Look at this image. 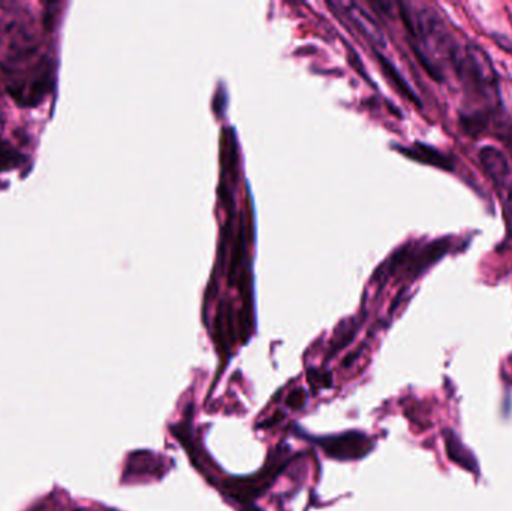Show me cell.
I'll use <instances>...</instances> for the list:
<instances>
[{
  "mask_svg": "<svg viewBox=\"0 0 512 511\" xmlns=\"http://www.w3.org/2000/svg\"><path fill=\"white\" fill-rule=\"evenodd\" d=\"M507 143L508 147H510V150L512 152V131L510 132V137H508Z\"/></svg>",
  "mask_w": 512,
  "mask_h": 511,
  "instance_id": "obj_6",
  "label": "cell"
},
{
  "mask_svg": "<svg viewBox=\"0 0 512 511\" xmlns=\"http://www.w3.org/2000/svg\"><path fill=\"white\" fill-rule=\"evenodd\" d=\"M445 441H447L448 456H450L456 464L466 468V470L477 473V462H475L474 456L457 440L456 435L448 434L447 440Z\"/></svg>",
  "mask_w": 512,
  "mask_h": 511,
  "instance_id": "obj_3",
  "label": "cell"
},
{
  "mask_svg": "<svg viewBox=\"0 0 512 511\" xmlns=\"http://www.w3.org/2000/svg\"><path fill=\"white\" fill-rule=\"evenodd\" d=\"M379 63H381L382 68H384L385 74L388 75V77L393 80V83L396 84L397 89L400 90V92L403 93V95L406 96V98L411 99L412 102H415V104L420 105V99L417 98V95H415L414 90L411 89V87L408 86V83H406L405 80H403L402 75L399 74V71H397L396 68H394L393 65H391L390 62H388L387 59H385L382 54H378Z\"/></svg>",
  "mask_w": 512,
  "mask_h": 511,
  "instance_id": "obj_4",
  "label": "cell"
},
{
  "mask_svg": "<svg viewBox=\"0 0 512 511\" xmlns=\"http://www.w3.org/2000/svg\"><path fill=\"white\" fill-rule=\"evenodd\" d=\"M510 206H511V209H512V191H511V195H510Z\"/></svg>",
  "mask_w": 512,
  "mask_h": 511,
  "instance_id": "obj_7",
  "label": "cell"
},
{
  "mask_svg": "<svg viewBox=\"0 0 512 511\" xmlns=\"http://www.w3.org/2000/svg\"><path fill=\"white\" fill-rule=\"evenodd\" d=\"M480 162L483 165L486 173L495 180L496 183H504L510 176V165H508L507 158L501 150L496 147H483L480 150Z\"/></svg>",
  "mask_w": 512,
  "mask_h": 511,
  "instance_id": "obj_1",
  "label": "cell"
},
{
  "mask_svg": "<svg viewBox=\"0 0 512 511\" xmlns=\"http://www.w3.org/2000/svg\"><path fill=\"white\" fill-rule=\"evenodd\" d=\"M405 153L409 155V158L435 165V167L444 168V170H451V167H453L447 156L442 155V153L432 149V147L424 146V144H417L414 149L405 150Z\"/></svg>",
  "mask_w": 512,
  "mask_h": 511,
  "instance_id": "obj_2",
  "label": "cell"
},
{
  "mask_svg": "<svg viewBox=\"0 0 512 511\" xmlns=\"http://www.w3.org/2000/svg\"><path fill=\"white\" fill-rule=\"evenodd\" d=\"M462 125L468 134L478 135L486 129L487 120L481 114H474V116L463 117Z\"/></svg>",
  "mask_w": 512,
  "mask_h": 511,
  "instance_id": "obj_5",
  "label": "cell"
}]
</instances>
